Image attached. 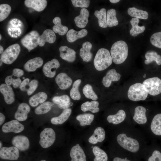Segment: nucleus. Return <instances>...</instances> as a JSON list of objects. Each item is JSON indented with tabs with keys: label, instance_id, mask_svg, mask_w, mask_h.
I'll list each match as a JSON object with an SVG mask.
<instances>
[{
	"label": "nucleus",
	"instance_id": "obj_33",
	"mask_svg": "<svg viewBox=\"0 0 161 161\" xmlns=\"http://www.w3.org/2000/svg\"><path fill=\"white\" fill-rule=\"evenodd\" d=\"M139 21V18H132L130 20L132 27L130 31V33L132 36H137L139 34L143 32L145 30L144 26H139L138 25Z\"/></svg>",
	"mask_w": 161,
	"mask_h": 161
},
{
	"label": "nucleus",
	"instance_id": "obj_61",
	"mask_svg": "<svg viewBox=\"0 0 161 161\" xmlns=\"http://www.w3.org/2000/svg\"><path fill=\"white\" fill-rule=\"evenodd\" d=\"M1 34H0V40L1 39Z\"/></svg>",
	"mask_w": 161,
	"mask_h": 161
},
{
	"label": "nucleus",
	"instance_id": "obj_45",
	"mask_svg": "<svg viewBox=\"0 0 161 161\" xmlns=\"http://www.w3.org/2000/svg\"><path fill=\"white\" fill-rule=\"evenodd\" d=\"M53 102L58 105H64L70 103V99L67 95H63L61 96H56L52 99Z\"/></svg>",
	"mask_w": 161,
	"mask_h": 161
},
{
	"label": "nucleus",
	"instance_id": "obj_16",
	"mask_svg": "<svg viewBox=\"0 0 161 161\" xmlns=\"http://www.w3.org/2000/svg\"><path fill=\"white\" fill-rule=\"evenodd\" d=\"M56 36L53 30L47 29L44 31L40 36L38 41V45L43 46L46 42L52 44L55 41Z\"/></svg>",
	"mask_w": 161,
	"mask_h": 161
},
{
	"label": "nucleus",
	"instance_id": "obj_30",
	"mask_svg": "<svg viewBox=\"0 0 161 161\" xmlns=\"http://www.w3.org/2000/svg\"><path fill=\"white\" fill-rule=\"evenodd\" d=\"M47 98V95L45 92H38L30 98L29 103L31 106L35 107L39 104H42L44 102Z\"/></svg>",
	"mask_w": 161,
	"mask_h": 161
},
{
	"label": "nucleus",
	"instance_id": "obj_8",
	"mask_svg": "<svg viewBox=\"0 0 161 161\" xmlns=\"http://www.w3.org/2000/svg\"><path fill=\"white\" fill-rule=\"evenodd\" d=\"M40 137V145L42 148H47L50 147L54 143L55 133L52 128H45L41 132Z\"/></svg>",
	"mask_w": 161,
	"mask_h": 161
},
{
	"label": "nucleus",
	"instance_id": "obj_47",
	"mask_svg": "<svg viewBox=\"0 0 161 161\" xmlns=\"http://www.w3.org/2000/svg\"><path fill=\"white\" fill-rule=\"evenodd\" d=\"M150 41L154 46L161 49V32H156L152 34Z\"/></svg>",
	"mask_w": 161,
	"mask_h": 161
},
{
	"label": "nucleus",
	"instance_id": "obj_13",
	"mask_svg": "<svg viewBox=\"0 0 161 161\" xmlns=\"http://www.w3.org/2000/svg\"><path fill=\"white\" fill-rule=\"evenodd\" d=\"M24 126L16 120H13L7 122L3 125L2 131L5 133L10 132L18 133L23 131Z\"/></svg>",
	"mask_w": 161,
	"mask_h": 161
},
{
	"label": "nucleus",
	"instance_id": "obj_35",
	"mask_svg": "<svg viewBox=\"0 0 161 161\" xmlns=\"http://www.w3.org/2000/svg\"><path fill=\"white\" fill-rule=\"evenodd\" d=\"M127 12L130 16L138 18L146 19L148 16V13L146 11L139 10L134 7L129 8Z\"/></svg>",
	"mask_w": 161,
	"mask_h": 161
},
{
	"label": "nucleus",
	"instance_id": "obj_38",
	"mask_svg": "<svg viewBox=\"0 0 161 161\" xmlns=\"http://www.w3.org/2000/svg\"><path fill=\"white\" fill-rule=\"evenodd\" d=\"M116 10L111 8L108 10L106 15V22L107 26L110 27L116 26L118 21L116 17Z\"/></svg>",
	"mask_w": 161,
	"mask_h": 161
},
{
	"label": "nucleus",
	"instance_id": "obj_4",
	"mask_svg": "<svg viewBox=\"0 0 161 161\" xmlns=\"http://www.w3.org/2000/svg\"><path fill=\"white\" fill-rule=\"evenodd\" d=\"M128 96L131 100L134 101L145 100L148 93L143 84L137 83L131 86L128 90Z\"/></svg>",
	"mask_w": 161,
	"mask_h": 161
},
{
	"label": "nucleus",
	"instance_id": "obj_14",
	"mask_svg": "<svg viewBox=\"0 0 161 161\" xmlns=\"http://www.w3.org/2000/svg\"><path fill=\"white\" fill-rule=\"evenodd\" d=\"M60 66L58 61L56 59L54 58L45 64L43 68V72L46 77L52 78L55 75L56 70Z\"/></svg>",
	"mask_w": 161,
	"mask_h": 161
},
{
	"label": "nucleus",
	"instance_id": "obj_37",
	"mask_svg": "<svg viewBox=\"0 0 161 161\" xmlns=\"http://www.w3.org/2000/svg\"><path fill=\"white\" fill-rule=\"evenodd\" d=\"M146 60L144 61L145 64H148L153 61H155L158 65H161V56L154 51L147 52L145 55Z\"/></svg>",
	"mask_w": 161,
	"mask_h": 161
},
{
	"label": "nucleus",
	"instance_id": "obj_48",
	"mask_svg": "<svg viewBox=\"0 0 161 161\" xmlns=\"http://www.w3.org/2000/svg\"><path fill=\"white\" fill-rule=\"evenodd\" d=\"M8 35L11 37L17 38L21 35L22 31L20 28L9 26L7 28Z\"/></svg>",
	"mask_w": 161,
	"mask_h": 161
},
{
	"label": "nucleus",
	"instance_id": "obj_21",
	"mask_svg": "<svg viewBox=\"0 0 161 161\" xmlns=\"http://www.w3.org/2000/svg\"><path fill=\"white\" fill-rule=\"evenodd\" d=\"M70 156L71 161H86L84 151L78 143L71 148Z\"/></svg>",
	"mask_w": 161,
	"mask_h": 161
},
{
	"label": "nucleus",
	"instance_id": "obj_1",
	"mask_svg": "<svg viewBox=\"0 0 161 161\" xmlns=\"http://www.w3.org/2000/svg\"><path fill=\"white\" fill-rule=\"evenodd\" d=\"M119 126L116 141L121 150L133 154L144 151L148 145V139L143 132L132 124Z\"/></svg>",
	"mask_w": 161,
	"mask_h": 161
},
{
	"label": "nucleus",
	"instance_id": "obj_43",
	"mask_svg": "<svg viewBox=\"0 0 161 161\" xmlns=\"http://www.w3.org/2000/svg\"><path fill=\"white\" fill-rule=\"evenodd\" d=\"M82 90L83 94L86 98L95 101H96L98 99V97L93 91L91 85H85L83 88Z\"/></svg>",
	"mask_w": 161,
	"mask_h": 161
},
{
	"label": "nucleus",
	"instance_id": "obj_56",
	"mask_svg": "<svg viewBox=\"0 0 161 161\" xmlns=\"http://www.w3.org/2000/svg\"><path fill=\"white\" fill-rule=\"evenodd\" d=\"M109 1L112 3L114 4L117 3L120 1V0H110Z\"/></svg>",
	"mask_w": 161,
	"mask_h": 161
},
{
	"label": "nucleus",
	"instance_id": "obj_28",
	"mask_svg": "<svg viewBox=\"0 0 161 161\" xmlns=\"http://www.w3.org/2000/svg\"><path fill=\"white\" fill-rule=\"evenodd\" d=\"M24 3L27 7L32 8L37 12L44 10L47 4L46 0H26Z\"/></svg>",
	"mask_w": 161,
	"mask_h": 161
},
{
	"label": "nucleus",
	"instance_id": "obj_27",
	"mask_svg": "<svg viewBox=\"0 0 161 161\" xmlns=\"http://www.w3.org/2000/svg\"><path fill=\"white\" fill-rule=\"evenodd\" d=\"M43 64L42 59L40 57H36L27 61L24 64V68L27 72H34L41 67Z\"/></svg>",
	"mask_w": 161,
	"mask_h": 161
},
{
	"label": "nucleus",
	"instance_id": "obj_19",
	"mask_svg": "<svg viewBox=\"0 0 161 161\" xmlns=\"http://www.w3.org/2000/svg\"><path fill=\"white\" fill-rule=\"evenodd\" d=\"M30 110V107L28 104L25 103H21L19 105L15 113V118L20 121L25 120L27 118L28 114Z\"/></svg>",
	"mask_w": 161,
	"mask_h": 161
},
{
	"label": "nucleus",
	"instance_id": "obj_34",
	"mask_svg": "<svg viewBox=\"0 0 161 161\" xmlns=\"http://www.w3.org/2000/svg\"><path fill=\"white\" fill-rule=\"evenodd\" d=\"M99 105V103L97 101H86L81 105L80 108L83 112L89 111L93 113H95L98 112L100 110Z\"/></svg>",
	"mask_w": 161,
	"mask_h": 161
},
{
	"label": "nucleus",
	"instance_id": "obj_26",
	"mask_svg": "<svg viewBox=\"0 0 161 161\" xmlns=\"http://www.w3.org/2000/svg\"><path fill=\"white\" fill-rule=\"evenodd\" d=\"M82 47L80 50V55L83 61L89 62L91 61L93 56L90 51L92 44L89 41H86L83 44Z\"/></svg>",
	"mask_w": 161,
	"mask_h": 161
},
{
	"label": "nucleus",
	"instance_id": "obj_46",
	"mask_svg": "<svg viewBox=\"0 0 161 161\" xmlns=\"http://www.w3.org/2000/svg\"><path fill=\"white\" fill-rule=\"evenodd\" d=\"M21 82V80L20 78H13L12 75L8 76L5 79L6 84L9 86L12 84L13 86L15 88L19 87Z\"/></svg>",
	"mask_w": 161,
	"mask_h": 161
},
{
	"label": "nucleus",
	"instance_id": "obj_2",
	"mask_svg": "<svg viewBox=\"0 0 161 161\" xmlns=\"http://www.w3.org/2000/svg\"><path fill=\"white\" fill-rule=\"evenodd\" d=\"M128 52L127 44L122 40L116 41L113 44L110 50L112 61L117 64H121L126 60L128 57Z\"/></svg>",
	"mask_w": 161,
	"mask_h": 161
},
{
	"label": "nucleus",
	"instance_id": "obj_59",
	"mask_svg": "<svg viewBox=\"0 0 161 161\" xmlns=\"http://www.w3.org/2000/svg\"><path fill=\"white\" fill-rule=\"evenodd\" d=\"M2 62H3L1 61V59H0V66H1L2 64Z\"/></svg>",
	"mask_w": 161,
	"mask_h": 161
},
{
	"label": "nucleus",
	"instance_id": "obj_41",
	"mask_svg": "<svg viewBox=\"0 0 161 161\" xmlns=\"http://www.w3.org/2000/svg\"><path fill=\"white\" fill-rule=\"evenodd\" d=\"M54 104L53 102H45L36 108L35 110V112L38 115L46 114L50 111Z\"/></svg>",
	"mask_w": 161,
	"mask_h": 161
},
{
	"label": "nucleus",
	"instance_id": "obj_52",
	"mask_svg": "<svg viewBox=\"0 0 161 161\" xmlns=\"http://www.w3.org/2000/svg\"><path fill=\"white\" fill-rule=\"evenodd\" d=\"M24 74V72L22 70L18 68H15L13 70L12 75L19 78Z\"/></svg>",
	"mask_w": 161,
	"mask_h": 161
},
{
	"label": "nucleus",
	"instance_id": "obj_9",
	"mask_svg": "<svg viewBox=\"0 0 161 161\" xmlns=\"http://www.w3.org/2000/svg\"><path fill=\"white\" fill-rule=\"evenodd\" d=\"M142 129L144 134L150 132L156 136H161V113L155 115L151 120Z\"/></svg>",
	"mask_w": 161,
	"mask_h": 161
},
{
	"label": "nucleus",
	"instance_id": "obj_55",
	"mask_svg": "<svg viewBox=\"0 0 161 161\" xmlns=\"http://www.w3.org/2000/svg\"><path fill=\"white\" fill-rule=\"evenodd\" d=\"M5 119V116L2 113H0V125H2L4 122Z\"/></svg>",
	"mask_w": 161,
	"mask_h": 161
},
{
	"label": "nucleus",
	"instance_id": "obj_51",
	"mask_svg": "<svg viewBox=\"0 0 161 161\" xmlns=\"http://www.w3.org/2000/svg\"><path fill=\"white\" fill-rule=\"evenodd\" d=\"M10 26L13 27H23V24L22 21L19 19L16 18H13L11 19L9 22Z\"/></svg>",
	"mask_w": 161,
	"mask_h": 161
},
{
	"label": "nucleus",
	"instance_id": "obj_24",
	"mask_svg": "<svg viewBox=\"0 0 161 161\" xmlns=\"http://www.w3.org/2000/svg\"><path fill=\"white\" fill-rule=\"evenodd\" d=\"M89 15V11L86 9H81L80 14L76 16L74 19V21L77 26L80 28L85 27L88 22Z\"/></svg>",
	"mask_w": 161,
	"mask_h": 161
},
{
	"label": "nucleus",
	"instance_id": "obj_50",
	"mask_svg": "<svg viewBox=\"0 0 161 161\" xmlns=\"http://www.w3.org/2000/svg\"><path fill=\"white\" fill-rule=\"evenodd\" d=\"M147 161H161V152L157 150H154L148 158Z\"/></svg>",
	"mask_w": 161,
	"mask_h": 161
},
{
	"label": "nucleus",
	"instance_id": "obj_20",
	"mask_svg": "<svg viewBox=\"0 0 161 161\" xmlns=\"http://www.w3.org/2000/svg\"><path fill=\"white\" fill-rule=\"evenodd\" d=\"M55 80L59 88L65 90L69 88L72 85V80L65 73H60L56 76Z\"/></svg>",
	"mask_w": 161,
	"mask_h": 161
},
{
	"label": "nucleus",
	"instance_id": "obj_44",
	"mask_svg": "<svg viewBox=\"0 0 161 161\" xmlns=\"http://www.w3.org/2000/svg\"><path fill=\"white\" fill-rule=\"evenodd\" d=\"M11 10V7L8 4H3L0 5V22L3 21L7 17Z\"/></svg>",
	"mask_w": 161,
	"mask_h": 161
},
{
	"label": "nucleus",
	"instance_id": "obj_3",
	"mask_svg": "<svg viewBox=\"0 0 161 161\" xmlns=\"http://www.w3.org/2000/svg\"><path fill=\"white\" fill-rule=\"evenodd\" d=\"M112 61L109 51L106 49L101 48L98 50L96 54L94 64L96 70L101 71L109 67Z\"/></svg>",
	"mask_w": 161,
	"mask_h": 161
},
{
	"label": "nucleus",
	"instance_id": "obj_40",
	"mask_svg": "<svg viewBox=\"0 0 161 161\" xmlns=\"http://www.w3.org/2000/svg\"><path fill=\"white\" fill-rule=\"evenodd\" d=\"M92 152L95 157L94 161H108L107 154L103 150L98 147H94L92 148Z\"/></svg>",
	"mask_w": 161,
	"mask_h": 161
},
{
	"label": "nucleus",
	"instance_id": "obj_42",
	"mask_svg": "<svg viewBox=\"0 0 161 161\" xmlns=\"http://www.w3.org/2000/svg\"><path fill=\"white\" fill-rule=\"evenodd\" d=\"M81 81L80 79H78L75 80L74 82L72 88L70 90V96L71 98L74 100H79L80 99L81 95L78 88Z\"/></svg>",
	"mask_w": 161,
	"mask_h": 161
},
{
	"label": "nucleus",
	"instance_id": "obj_15",
	"mask_svg": "<svg viewBox=\"0 0 161 161\" xmlns=\"http://www.w3.org/2000/svg\"><path fill=\"white\" fill-rule=\"evenodd\" d=\"M12 143L13 146L22 151L27 150L30 145L28 138L23 135H18L14 137L12 139Z\"/></svg>",
	"mask_w": 161,
	"mask_h": 161
},
{
	"label": "nucleus",
	"instance_id": "obj_29",
	"mask_svg": "<svg viewBox=\"0 0 161 161\" xmlns=\"http://www.w3.org/2000/svg\"><path fill=\"white\" fill-rule=\"evenodd\" d=\"M87 33V30L85 29L81 30L78 31L71 29L67 32L66 35V38L68 42L72 43L78 39L84 37Z\"/></svg>",
	"mask_w": 161,
	"mask_h": 161
},
{
	"label": "nucleus",
	"instance_id": "obj_22",
	"mask_svg": "<svg viewBox=\"0 0 161 161\" xmlns=\"http://www.w3.org/2000/svg\"><path fill=\"white\" fill-rule=\"evenodd\" d=\"M60 56L63 60L68 62H74L76 59V52L73 49L65 46H62L59 49Z\"/></svg>",
	"mask_w": 161,
	"mask_h": 161
},
{
	"label": "nucleus",
	"instance_id": "obj_6",
	"mask_svg": "<svg viewBox=\"0 0 161 161\" xmlns=\"http://www.w3.org/2000/svg\"><path fill=\"white\" fill-rule=\"evenodd\" d=\"M21 51V47L18 44L11 45L7 48L1 56V59L4 63L10 64L17 58Z\"/></svg>",
	"mask_w": 161,
	"mask_h": 161
},
{
	"label": "nucleus",
	"instance_id": "obj_10",
	"mask_svg": "<svg viewBox=\"0 0 161 161\" xmlns=\"http://www.w3.org/2000/svg\"><path fill=\"white\" fill-rule=\"evenodd\" d=\"M40 36L38 32L32 30L25 35L21 40L22 44L29 51L35 48L38 45V41Z\"/></svg>",
	"mask_w": 161,
	"mask_h": 161
},
{
	"label": "nucleus",
	"instance_id": "obj_60",
	"mask_svg": "<svg viewBox=\"0 0 161 161\" xmlns=\"http://www.w3.org/2000/svg\"><path fill=\"white\" fill-rule=\"evenodd\" d=\"M146 74H145L143 76V78H145V77H146Z\"/></svg>",
	"mask_w": 161,
	"mask_h": 161
},
{
	"label": "nucleus",
	"instance_id": "obj_12",
	"mask_svg": "<svg viewBox=\"0 0 161 161\" xmlns=\"http://www.w3.org/2000/svg\"><path fill=\"white\" fill-rule=\"evenodd\" d=\"M19 157V150L14 146L4 147L0 149V157L2 159L15 160H17Z\"/></svg>",
	"mask_w": 161,
	"mask_h": 161
},
{
	"label": "nucleus",
	"instance_id": "obj_11",
	"mask_svg": "<svg viewBox=\"0 0 161 161\" xmlns=\"http://www.w3.org/2000/svg\"><path fill=\"white\" fill-rule=\"evenodd\" d=\"M107 120L109 123L114 125L133 124L131 122L127 120L126 112L123 109H119L116 114L109 115L107 117Z\"/></svg>",
	"mask_w": 161,
	"mask_h": 161
},
{
	"label": "nucleus",
	"instance_id": "obj_57",
	"mask_svg": "<svg viewBox=\"0 0 161 161\" xmlns=\"http://www.w3.org/2000/svg\"><path fill=\"white\" fill-rule=\"evenodd\" d=\"M4 52V48L3 47L0 45V54H2Z\"/></svg>",
	"mask_w": 161,
	"mask_h": 161
},
{
	"label": "nucleus",
	"instance_id": "obj_49",
	"mask_svg": "<svg viewBox=\"0 0 161 161\" xmlns=\"http://www.w3.org/2000/svg\"><path fill=\"white\" fill-rule=\"evenodd\" d=\"M72 4L76 7L87 8L90 4L89 0H72Z\"/></svg>",
	"mask_w": 161,
	"mask_h": 161
},
{
	"label": "nucleus",
	"instance_id": "obj_31",
	"mask_svg": "<svg viewBox=\"0 0 161 161\" xmlns=\"http://www.w3.org/2000/svg\"><path fill=\"white\" fill-rule=\"evenodd\" d=\"M71 113L72 110L70 108L64 109L59 116L52 118L50 120L51 122L54 125L62 124L68 119Z\"/></svg>",
	"mask_w": 161,
	"mask_h": 161
},
{
	"label": "nucleus",
	"instance_id": "obj_17",
	"mask_svg": "<svg viewBox=\"0 0 161 161\" xmlns=\"http://www.w3.org/2000/svg\"><path fill=\"white\" fill-rule=\"evenodd\" d=\"M0 91L3 95L5 102L8 104L13 103L15 100V94L12 88L6 84H2L0 86Z\"/></svg>",
	"mask_w": 161,
	"mask_h": 161
},
{
	"label": "nucleus",
	"instance_id": "obj_7",
	"mask_svg": "<svg viewBox=\"0 0 161 161\" xmlns=\"http://www.w3.org/2000/svg\"><path fill=\"white\" fill-rule=\"evenodd\" d=\"M143 84L148 93L151 95L161 93V80L158 77L148 78L144 81Z\"/></svg>",
	"mask_w": 161,
	"mask_h": 161
},
{
	"label": "nucleus",
	"instance_id": "obj_5",
	"mask_svg": "<svg viewBox=\"0 0 161 161\" xmlns=\"http://www.w3.org/2000/svg\"><path fill=\"white\" fill-rule=\"evenodd\" d=\"M147 109L144 106H138L134 109V114L131 122L134 126H138L142 128L146 126L148 123L146 115Z\"/></svg>",
	"mask_w": 161,
	"mask_h": 161
},
{
	"label": "nucleus",
	"instance_id": "obj_32",
	"mask_svg": "<svg viewBox=\"0 0 161 161\" xmlns=\"http://www.w3.org/2000/svg\"><path fill=\"white\" fill-rule=\"evenodd\" d=\"M52 21L54 24L52 27V30L54 32L58 33L60 35H63L68 32V27L61 24V20L60 17H55Z\"/></svg>",
	"mask_w": 161,
	"mask_h": 161
},
{
	"label": "nucleus",
	"instance_id": "obj_62",
	"mask_svg": "<svg viewBox=\"0 0 161 161\" xmlns=\"http://www.w3.org/2000/svg\"><path fill=\"white\" fill-rule=\"evenodd\" d=\"M40 161H47L46 160H41Z\"/></svg>",
	"mask_w": 161,
	"mask_h": 161
},
{
	"label": "nucleus",
	"instance_id": "obj_23",
	"mask_svg": "<svg viewBox=\"0 0 161 161\" xmlns=\"http://www.w3.org/2000/svg\"><path fill=\"white\" fill-rule=\"evenodd\" d=\"M121 77L120 74L116 72V70L111 69L106 73V75L102 79L103 86L106 87H109L112 81H117L119 80Z\"/></svg>",
	"mask_w": 161,
	"mask_h": 161
},
{
	"label": "nucleus",
	"instance_id": "obj_18",
	"mask_svg": "<svg viewBox=\"0 0 161 161\" xmlns=\"http://www.w3.org/2000/svg\"><path fill=\"white\" fill-rule=\"evenodd\" d=\"M28 78L25 79L21 82L19 88L21 91H27L28 95H31L37 89L38 84L36 80H33L29 82Z\"/></svg>",
	"mask_w": 161,
	"mask_h": 161
},
{
	"label": "nucleus",
	"instance_id": "obj_53",
	"mask_svg": "<svg viewBox=\"0 0 161 161\" xmlns=\"http://www.w3.org/2000/svg\"><path fill=\"white\" fill-rule=\"evenodd\" d=\"M113 161H132L126 157H116L114 158Z\"/></svg>",
	"mask_w": 161,
	"mask_h": 161
},
{
	"label": "nucleus",
	"instance_id": "obj_39",
	"mask_svg": "<svg viewBox=\"0 0 161 161\" xmlns=\"http://www.w3.org/2000/svg\"><path fill=\"white\" fill-rule=\"evenodd\" d=\"M94 118V115L90 113L80 114L76 117V120L79 121L80 125L82 126L90 125Z\"/></svg>",
	"mask_w": 161,
	"mask_h": 161
},
{
	"label": "nucleus",
	"instance_id": "obj_58",
	"mask_svg": "<svg viewBox=\"0 0 161 161\" xmlns=\"http://www.w3.org/2000/svg\"><path fill=\"white\" fill-rule=\"evenodd\" d=\"M2 143L1 142V141L0 142V148H2Z\"/></svg>",
	"mask_w": 161,
	"mask_h": 161
},
{
	"label": "nucleus",
	"instance_id": "obj_25",
	"mask_svg": "<svg viewBox=\"0 0 161 161\" xmlns=\"http://www.w3.org/2000/svg\"><path fill=\"white\" fill-rule=\"evenodd\" d=\"M106 137V132L102 127H98L94 130L93 134L88 139L89 142L92 144L103 142Z\"/></svg>",
	"mask_w": 161,
	"mask_h": 161
},
{
	"label": "nucleus",
	"instance_id": "obj_54",
	"mask_svg": "<svg viewBox=\"0 0 161 161\" xmlns=\"http://www.w3.org/2000/svg\"><path fill=\"white\" fill-rule=\"evenodd\" d=\"M73 103L72 102H70L69 103L64 105H58V107L61 109H65L68 108L69 107L72 106Z\"/></svg>",
	"mask_w": 161,
	"mask_h": 161
},
{
	"label": "nucleus",
	"instance_id": "obj_36",
	"mask_svg": "<svg viewBox=\"0 0 161 161\" xmlns=\"http://www.w3.org/2000/svg\"><path fill=\"white\" fill-rule=\"evenodd\" d=\"M94 15L98 19V24L100 27L103 28L107 27L106 10L105 8H102L99 11L95 10Z\"/></svg>",
	"mask_w": 161,
	"mask_h": 161
}]
</instances>
